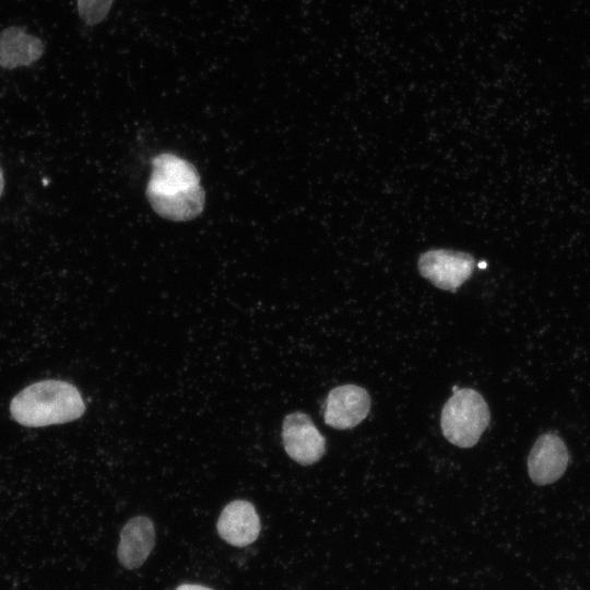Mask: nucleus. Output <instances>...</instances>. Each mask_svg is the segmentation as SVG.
<instances>
[{
	"instance_id": "obj_14",
	"label": "nucleus",
	"mask_w": 590,
	"mask_h": 590,
	"mask_svg": "<svg viewBox=\"0 0 590 590\" xmlns=\"http://www.w3.org/2000/svg\"><path fill=\"white\" fill-rule=\"evenodd\" d=\"M479 267H480V268H481V267L484 268V267H486V264H485V263H479Z\"/></svg>"
},
{
	"instance_id": "obj_2",
	"label": "nucleus",
	"mask_w": 590,
	"mask_h": 590,
	"mask_svg": "<svg viewBox=\"0 0 590 590\" xmlns=\"http://www.w3.org/2000/svg\"><path fill=\"white\" fill-rule=\"evenodd\" d=\"M84 401L71 384L46 379L20 391L10 403L14 421L26 427H44L74 421L83 415Z\"/></svg>"
},
{
	"instance_id": "obj_13",
	"label": "nucleus",
	"mask_w": 590,
	"mask_h": 590,
	"mask_svg": "<svg viewBox=\"0 0 590 590\" xmlns=\"http://www.w3.org/2000/svg\"><path fill=\"white\" fill-rule=\"evenodd\" d=\"M3 190H4V177H3V172L0 167V198L3 193Z\"/></svg>"
},
{
	"instance_id": "obj_3",
	"label": "nucleus",
	"mask_w": 590,
	"mask_h": 590,
	"mask_svg": "<svg viewBox=\"0 0 590 590\" xmlns=\"http://www.w3.org/2000/svg\"><path fill=\"white\" fill-rule=\"evenodd\" d=\"M489 424V410L484 398L470 388L458 389L445 403L440 426L451 444L474 446Z\"/></svg>"
},
{
	"instance_id": "obj_9",
	"label": "nucleus",
	"mask_w": 590,
	"mask_h": 590,
	"mask_svg": "<svg viewBox=\"0 0 590 590\" xmlns=\"http://www.w3.org/2000/svg\"><path fill=\"white\" fill-rule=\"evenodd\" d=\"M155 545V529L145 516L131 518L121 529L117 557L121 566L135 569L144 564Z\"/></svg>"
},
{
	"instance_id": "obj_5",
	"label": "nucleus",
	"mask_w": 590,
	"mask_h": 590,
	"mask_svg": "<svg viewBox=\"0 0 590 590\" xmlns=\"http://www.w3.org/2000/svg\"><path fill=\"white\" fill-rule=\"evenodd\" d=\"M282 441L288 457L303 465L317 462L326 450L324 437L303 412H293L285 416Z\"/></svg>"
},
{
	"instance_id": "obj_11",
	"label": "nucleus",
	"mask_w": 590,
	"mask_h": 590,
	"mask_svg": "<svg viewBox=\"0 0 590 590\" xmlns=\"http://www.w3.org/2000/svg\"><path fill=\"white\" fill-rule=\"evenodd\" d=\"M115 0H76L78 12L85 24L93 26L108 15Z\"/></svg>"
},
{
	"instance_id": "obj_12",
	"label": "nucleus",
	"mask_w": 590,
	"mask_h": 590,
	"mask_svg": "<svg viewBox=\"0 0 590 590\" xmlns=\"http://www.w3.org/2000/svg\"><path fill=\"white\" fill-rule=\"evenodd\" d=\"M175 590H213L206 586L198 583H182L178 586Z\"/></svg>"
},
{
	"instance_id": "obj_1",
	"label": "nucleus",
	"mask_w": 590,
	"mask_h": 590,
	"mask_svg": "<svg viewBox=\"0 0 590 590\" xmlns=\"http://www.w3.org/2000/svg\"><path fill=\"white\" fill-rule=\"evenodd\" d=\"M146 196L156 213L172 221H189L204 206L205 194L192 164L164 153L152 161Z\"/></svg>"
},
{
	"instance_id": "obj_4",
	"label": "nucleus",
	"mask_w": 590,
	"mask_h": 590,
	"mask_svg": "<svg viewBox=\"0 0 590 590\" xmlns=\"http://www.w3.org/2000/svg\"><path fill=\"white\" fill-rule=\"evenodd\" d=\"M417 266L435 286L453 292L471 276L474 259L467 252L435 249L424 252Z\"/></svg>"
},
{
	"instance_id": "obj_6",
	"label": "nucleus",
	"mask_w": 590,
	"mask_h": 590,
	"mask_svg": "<svg viewBox=\"0 0 590 590\" xmlns=\"http://www.w3.org/2000/svg\"><path fill=\"white\" fill-rule=\"evenodd\" d=\"M370 410L367 391L356 385H343L332 389L324 404V423L338 429L358 425Z\"/></svg>"
},
{
	"instance_id": "obj_7",
	"label": "nucleus",
	"mask_w": 590,
	"mask_h": 590,
	"mask_svg": "<svg viewBox=\"0 0 590 590\" xmlns=\"http://www.w3.org/2000/svg\"><path fill=\"white\" fill-rule=\"evenodd\" d=\"M568 450L563 439L552 433L540 436L528 457V472L533 483L547 485L557 481L566 471Z\"/></svg>"
},
{
	"instance_id": "obj_8",
	"label": "nucleus",
	"mask_w": 590,
	"mask_h": 590,
	"mask_svg": "<svg viewBox=\"0 0 590 590\" xmlns=\"http://www.w3.org/2000/svg\"><path fill=\"white\" fill-rule=\"evenodd\" d=\"M216 529L225 542L244 547L257 540L261 524L253 505L244 499H236L223 508Z\"/></svg>"
},
{
	"instance_id": "obj_10",
	"label": "nucleus",
	"mask_w": 590,
	"mask_h": 590,
	"mask_svg": "<svg viewBox=\"0 0 590 590\" xmlns=\"http://www.w3.org/2000/svg\"><path fill=\"white\" fill-rule=\"evenodd\" d=\"M44 43L22 28L10 26L0 33V67L15 69L36 62L44 52Z\"/></svg>"
}]
</instances>
